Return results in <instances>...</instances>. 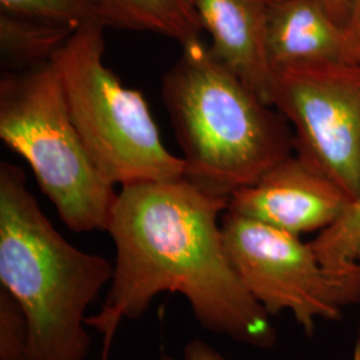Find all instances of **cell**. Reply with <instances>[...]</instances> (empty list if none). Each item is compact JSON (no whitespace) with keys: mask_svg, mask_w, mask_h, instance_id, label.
<instances>
[{"mask_svg":"<svg viewBox=\"0 0 360 360\" xmlns=\"http://www.w3.org/2000/svg\"><path fill=\"white\" fill-rule=\"evenodd\" d=\"M229 199L187 176L122 187L107 229L114 275L103 309L87 318L105 351L119 324L139 319L162 292L184 296L207 331L254 347L275 343L270 315L245 290L224 247L219 218Z\"/></svg>","mask_w":360,"mask_h":360,"instance_id":"6da1fadb","label":"cell"},{"mask_svg":"<svg viewBox=\"0 0 360 360\" xmlns=\"http://www.w3.org/2000/svg\"><path fill=\"white\" fill-rule=\"evenodd\" d=\"M114 264L65 240L27 187L25 171L0 165V283L26 315L27 360H87V309Z\"/></svg>","mask_w":360,"mask_h":360,"instance_id":"7a4b0ae2","label":"cell"},{"mask_svg":"<svg viewBox=\"0 0 360 360\" xmlns=\"http://www.w3.org/2000/svg\"><path fill=\"white\" fill-rule=\"evenodd\" d=\"M163 77V101L186 176L230 198L291 156L295 138L282 114L211 53L199 39L181 46Z\"/></svg>","mask_w":360,"mask_h":360,"instance_id":"3957f363","label":"cell"},{"mask_svg":"<svg viewBox=\"0 0 360 360\" xmlns=\"http://www.w3.org/2000/svg\"><path fill=\"white\" fill-rule=\"evenodd\" d=\"M0 138L32 169L74 232L107 231L117 193L91 158L70 114L56 62L0 79Z\"/></svg>","mask_w":360,"mask_h":360,"instance_id":"277c9868","label":"cell"},{"mask_svg":"<svg viewBox=\"0 0 360 360\" xmlns=\"http://www.w3.org/2000/svg\"><path fill=\"white\" fill-rule=\"evenodd\" d=\"M104 28L79 27L55 56L65 101L82 141L99 171L115 186L186 176L169 153L150 107L104 63Z\"/></svg>","mask_w":360,"mask_h":360,"instance_id":"5b68a950","label":"cell"},{"mask_svg":"<svg viewBox=\"0 0 360 360\" xmlns=\"http://www.w3.org/2000/svg\"><path fill=\"white\" fill-rule=\"evenodd\" d=\"M221 232L233 270L269 315L288 311L311 334L318 321L338 319L345 307L360 302L359 260L324 263L299 235L229 210Z\"/></svg>","mask_w":360,"mask_h":360,"instance_id":"8992f818","label":"cell"},{"mask_svg":"<svg viewBox=\"0 0 360 360\" xmlns=\"http://www.w3.org/2000/svg\"><path fill=\"white\" fill-rule=\"evenodd\" d=\"M271 104L295 126L297 156L360 202V65L276 71Z\"/></svg>","mask_w":360,"mask_h":360,"instance_id":"52a82bcc","label":"cell"},{"mask_svg":"<svg viewBox=\"0 0 360 360\" xmlns=\"http://www.w3.org/2000/svg\"><path fill=\"white\" fill-rule=\"evenodd\" d=\"M352 205L335 181L291 155L255 183L231 193L227 210L300 235L330 229Z\"/></svg>","mask_w":360,"mask_h":360,"instance_id":"ba28073f","label":"cell"},{"mask_svg":"<svg viewBox=\"0 0 360 360\" xmlns=\"http://www.w3.org/2000/svg\"><path fill=\"white\" fill-rule=\"evenodd\" d=\"M200 26L211 37V53L250 90L271 104L274 71L266 37L274 0H193Z\"/></svg>","mask_w":360,"mask_h":360,"instance_id":"9c48e42d","label":"cell"},{"mask_svg":"<svg viewBox=\"0 0 360 360\" xmlns=\"http://www.w3.org/2000/svg\"><path fill=\"white\" fill-rule=\"evenodd\" d=\"M266 49L274 72L347 63L343 30L316 0H274Z\"/></svg>","mask_w":360,"mask_h":360,"instance_id":"30bf717a","label":"cell"},{"mask_svg":"<svg viewBox=\"0 0 360 360\" xmlns=\"http://www.w3.org/2000/svg\"><path fill=\"white\" fill-rule=\"evenodd\" d=\"M107 27L148 31L186 44L203 28L193 0H101Z\"/></svg>","mask_w":360,"mask_h":360,"instance_id":"8fae6325","label":"cell"},{"mask_svg":"<svg viewBox=\"0 0 360 360\" xmlns=\"http://www.w3.org/2000/svg\"><path fill=\"white\" fill-rule=\"evenodd\" d=\"M77 28L0 11L3 72H26L55 59Z\"/></svg>","mask_w":360,"mask_h":360,"instance_id":"7c38bea8","label":"cell"},{"mask_svg":"<svg viewBox=\"0 0 360 360\" xmlns=\"http://www.w3.org/2000/svg\"><path fill=\"white\" fill-rule=\"evenodd\" d=\"M0 11L74 28L89 23L107 27L101 0H0Z\"/></svg>","mask_w":360,"mask_h":360,"instance_id":"4fadbf2b","label":"cell"},{"mask_svg":"<svg viewBox=\"0 0 360 360\" xmlns=\"http://www.w3.org/2000/svg\"><path fill=\"white\" fill-rule=\"evenodd\" d=\"M360 236V202L349 207L346 215L324 230L312 243L322 260L345 264L356 260L355 245Z\"/></svg>","mask_w":360,"mask_h":360,"instance_id":"5bb4252c","label":"cell"},{"mask_svg":"<svg viewBox=\"0 0 360 360\" xmlns=\"http://www.w3.org/2000/svg\"><path fill=\"white\" fill-rule=\"evenodd\" d=\"M28 347L26 315L13 295L0 288V360H27Z\"/></svg>","mask_w":360,"mask_h":360,"instance_id":"9a60e30c","label":"cell"},{"mask_svg":"<svg viewBox=\"0 0 360 360\" xmlns=\"http://www.w3.org/2000/svg\"><path fill=\"white\" fill-rule=\"evenodd\" d=\"M346 60L349 65H360V0H355L343 28Z\"/></svg>","mask_w":360,"mask_h":360,"instance_id":"2e32d148","label":"cell"},{"mask_svg":"<svg viewBox=\"0 0 360 360\" xmlns=\"http://www.w3.org/2000/svg\"><path fill=\"white\" fill-rule=\"evenodd\" d=\"M160 360H175L163 355ZM183 360H226L215 348L203 340H191L183 349Z\"/></svg>","mask_w":360,"mask_h":360,"instance_id":"e0dca14e","label":"cell"},{"mask_svg":"<svg viewBox=\"0 0 360 360\" xmlns=\"http://www.w3.org/2000/svg\"><path fill=\"white\" fill-rule=\"evenodd\" d=\"M316 1L326 10V13L331 16L335 23L343 30L355 0H316Z\"/></svg>","mask_w":360,"mask_h":360,"instance_id":"ac0fdd59","label":"cell"},{"mask_svg":"<svg viewBox=\"0 0 360 360\" xmlns=\"http://www.w3.org/2000/svg\"><path fill=\"white\" fill-rule=\"evenodd\" d=\"M355 257H356V260L360 262V236L358 242H356V245H355Z\"/></svg>","mask_w":360,"mask_h":360,"instance_id":"d6986e66","label":"cell"},{"mask_svg":"<svg viewBox=\"0 0 360 360\" xmlns=\"http://www.w3.org/2000/svg\"><path fill=\"white\" fill-rule=\"evenodd\" d=\"M107 355H108V351H103V358L101 360H107Z\"/></svg>","mask_w":360,"mask_h":360,"instance_id":"ffe728a7","label":"cell"}]
</instances>
